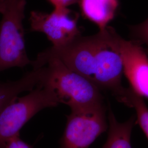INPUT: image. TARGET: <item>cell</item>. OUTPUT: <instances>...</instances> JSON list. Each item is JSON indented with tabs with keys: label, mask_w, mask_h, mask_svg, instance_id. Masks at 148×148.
Returning <instances> with one entry per match:
<instances>
[{
	"label": "cell",
	"mask_w": 148,
	"mask_h": 148,
	"mask_svg": "<svg viewBox=\"0 0 148 148\" xmlns=\"http://www.w3.org/2000/svg\"><path fill=\"white\" fill-rule=\"evenodd\" d=\"M42 52L58 58L101 90L110 92L117 100L122 95L125 88L122 85L123 63L109 26L94 35H80L65 46Z\"/></svg>",
	"instance_id": "1"
},
{
	"label": "cell",
	"mask_w": 148,
	"mask_h": 148,
	"mask_svg": "<svg viewBox=\"0 0 148 148\" xmlns=\"http://www.w3.org/2000/svg\"><path fill=\"white\" fill-rule=\"evenodd\" d=\"M32 69L42 68L40 85L52 88L61 103L71 110L88 108L104 104L98 87L77 73L69 69L58 58L40 52L32 60Z\"/></svg>",
	"instance_id": "2"
},
{
	"label": "cell",
	"mask_w": 148,
	"mask_h": 148,
	"mask_svg": "<svg viewBox=\"0 0 148 148\" xmlns=\"http://www.w3.org/2000/svg\"><path fill=\"white\" fill-rule=\"evenodd\" d=\"M26 0H0V73L31 65L24 40Z\"/></svg>",
	"instance_id": "3"
},
{
	"label": "cell",
	"mask_w": 148,
	"mask_h": 148,
	"mask_svg": "<svg viewBox=\"0 0 148 148\" xmlns=\"http://www.w3.org/2000/svg\"><path fill=\"white\" fill-rule=\"evenodd\" d=\"M60 103L52 88L38 85L7 104L0 111V148H5L10 139L19 134L21 128L38 112Z\"/></svg>",
	"instance_id": "4"
},
{
	"label": "cell",
	"mask_w": 148,
	"mask_h": 148,
	"mask_svg": "<svg viewBox=\"0 0 148 148\" xmlns=\"http://www.w3.org/2000/svg\"><path fill=\"white\" fill-rule=\"evenodd\" d=\"M108 128L105 104L71 110L59 148H88Z\"/></svg>",
	"instance_id": "5"
},
{
	"label": "cell",
	"mask_w": 148,
	"mask_h": 148,
	"mask_svg": "<svg viewBox=\"0 0 148 148\" xmlns=\"http://www.w3.org/2000/svg\"><path fill=\"white\" fill-rule=\"evenodd\" d=\"M79 18V13L68 8H54L50 13L32 11L29 18L30 31L43 33L53 47H62L81 35Z\"/></svg>",
	"instance_id": "6"
},
{
	"label": "cell",
	"mask_w": 148,
	"mask_h": 148,
	"mask_svg": "<svg viewBox=\"0 0 148 148\" xmlns=\"http://www.w3.org/2000/svg\"><path fill=\"white\" fill-rule=\"evenodd\" d=\"M114 43L121 57L123 74L130 87L138 95L148 99V55L143 46L134 41H127L109 27Z\"/></svg>",
	"instance_id": "7"
},
{
	"label": "cell",
	"mask_w": 148,
	"mask_h": 148,
	"mask_svg": "<svg viewBox=\"0 0 148 148\" xmlns=\"http://www.w3.org/2000/svg\"><path fill=\"white\" fill-rule=\"evenodd\" d=\"M81 14L104 30L114 19L119 8V0H79Z\"/></svg>",
	"instance_id": "8"
},
{
	"label": "cell",
	"mask_w": 148,
	"mask_h": 148,
	"mask_svg": "<svg viewBox=\"0 0 148 148\" xmlns=\"http://www.w3.org/2000/svg\"><path fill=\"white\" fill-rule=\"evenodd\" d=\"M42 69H32L16 81L0 82V111L18 95L27 91H31L40 84Z\"/></svg>",
	"instance_id": "9"
},
{
	"label": "cell",
	"mask_w": 148,
	"mask_h": 148,
	"mask_svg": "<svg viewBox=\"0 0 148 148\" xmlns=\"http://www.w3.org/2000/svg\"><path fill=\"white\" fill-rule=\"evenodd\" d=\"M109 132L103 148H132L131 137L132 129L136 123V117L133 115L126 121H117L112 111L108 112Z\"/></svg>",
	"instance_id": "10"
},
{
	"label": "cell",
	"mask_w": 148,
	"mask_h": 148,
	"mask_svg": "<svg viewBox=\"0 0 148 148\" xmlns=\"http://www.w3.org/2000/svg\"><path fill=\"white\" fill-rule=\"evenodd\" d=\"M117 101L134 109L136 123L137 122L148 139V107L143 97L134 92L131 87H128L125 88L122 95Z\"/></svg>",
	"instance_id": "11"
},
{
	"label": "cell",
	"mask_w": 148,
	"mask_h": 148,
	"mask_svg": "<svg viewBox=\"0 0 148 148\" xmlns=\"http://www.w3.org/2000/svg\"><path fill=\"white\" fill-rule=\"evenodd\" d=\"M130 31L132 40L145 46L144 49L148 55V18L141 24L130 26Z\"/></svg>",
	"instance_id": "12"
},
{
	"label": "cell",
	"mask_w": 148,
	"mask_h": 148,
	"mask_svg": "<svg viewBox=\"0 0 148 148\" xmlns=\"http://www.w3.org/2000/svg\"><path fill=\"white\" fill-rule=\"evenodd\" d=\"M5 148H33L32 145L21 139L19 134L12 138L7 143Z\"/></svg>",
	"instance_id": "13"
},
{
	"label": "cell",
	"mask_w": 148,
	"mask_h": 148,
	"mask_svg": "<svg viewBox=\"0 0 148 148\" xmlns=\"http://www.w3.org/2000/svg\"><path fill=\"white\" fill-rule=\"evenodd\" d=\"M54 8H68L70 5L78 3L79 0H47Z\"/></svg>",
	"instance_id": "14"
}]
</instances>
